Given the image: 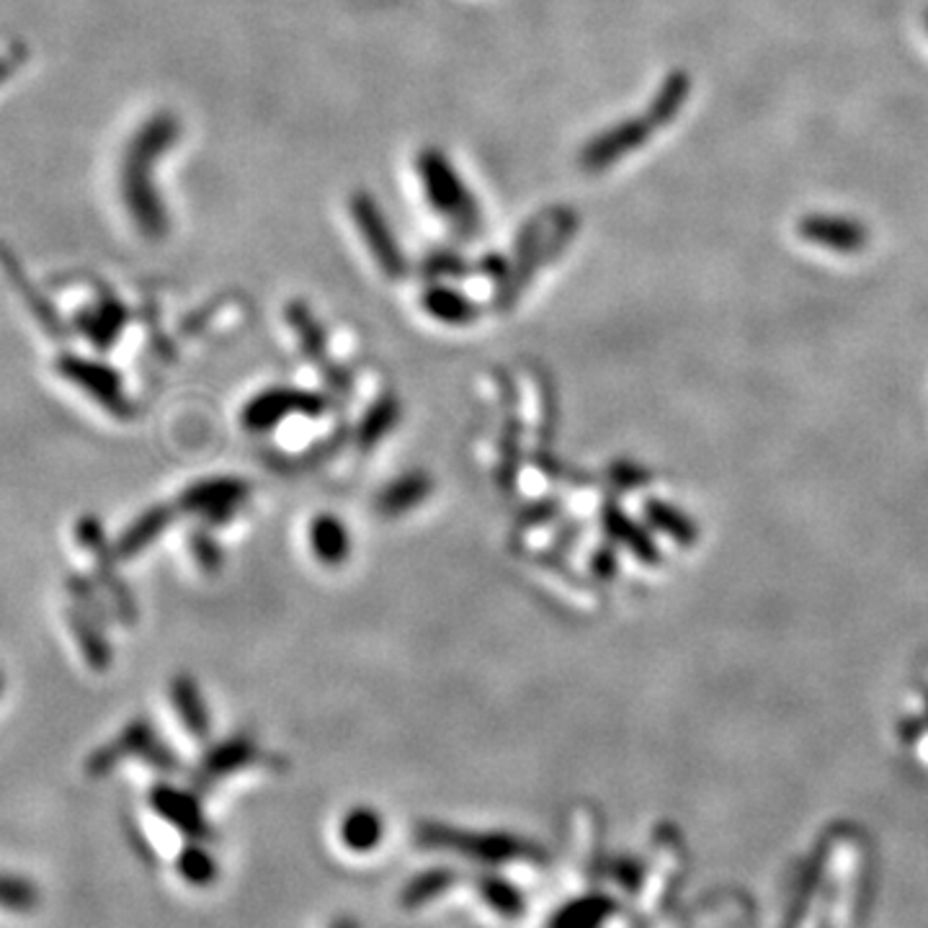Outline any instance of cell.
I'll use <instances>...</instances> for the list:
<instances>
[{
	"instance_id": "1",
	"label": "cell",
	"mask_w": 928,
	"mask_h": 928,
	"mask_svg": "<svg viewBox=\"0 0 928 928\" xmlns=\"http://www.w3.org/2000/svg\"><path fill=\"white\" fill-rule=\"evenodd\" d=\"M689 93L691 78L681 70L671 72V76L666 78V83L660 86L656 99L650 101L648 111H645L642 117L627 119V122L593 137L583 148V152H580V163H583L588 173L607 171L617 160L627 158L629 152H635L637 148H642L660 127H666L671 119H676V114L683 109L686 99H689Z\"/></svg>"
},
{
	"instance_id": "2",
	"label": "cell",
	"mask_w": 928,
	"mask_h": 928,
	"mask_svg": "<svg viewBox=\"0 0 928 928\" xmlns=\"http://www.w3.org/2000/svg\"><path fill=\"white\" fill-rule=\"evenodd\" d=\"M421 849L455 851L482 865H506V861H542L545 851L537 844L523 841L511 834H472V830L447 828L441 822H421L416 828Z\"/></svg>"
},
{
	"instance_id": "3",
	"label": "cell",
	"mask_w": 928,
	"mask_h": 928,
	"mask_svg": "<svg viewBox=\"0 0 928 928\" xmlns=\"http://www.w3.org/2000/svg\"><path fill=\"white\" fill-rule=\"evenodd\" d=\"M179 127L171 117H160L140 134L132 150V176H129V209L148 232H163V207H158V197L148 181L150 160L171 148Z\"/></svg>"
},
{
	"instance_id": "4",
	"label": "cell",
	"mask_w": 928,
	"mask_h": 928,
	"mask_svg": "<svg viewBox=\"0 0 928 928\" xmlns=\"http://www.w3.org/2000/svg\"><path fill=\"white\" fill-rule=\"evenodd\" d=\"M418 171H421L423 189L429 193L433 209H439L443 217H449V220L457 222L462 230H478V201L472 199L465 181L459 179V173L451 168V163L441 152H423Z\"/></svg>"
},
{
	"instance_id": "5",
	"label": "cell",
	"mask_w": 928,
	"mask_h": 928,
	"mask_svg": "<svg viewBox=\"0 0 928 928\" xmlns=\"http://www.w3.org/2000/svg\"><path fill=\"white\" fill-rule=\"evenodd\" d=\"M326 400L302 390H269L256 395L243 410V426L250 431H266L285 421L287 416H320Z\"/></svg>"
},
{
	"instance_id": "6",
	"label": "cell",
	"mask_w": 928,
	"mask_h": 928,
	"mask_svg": "<svg viewBox=\"0 0 928 928\" xmlns=\"http://www.w3.org/2000/svg\"><path fill=\"white\" fill-rule=\"evenodd\" d=\"M797 232L810 243L836 253H859L871 238L865 222L846 214H807L797 222Z\"/></svg>"
},
{
	"instance_id": "7",
	"label": "cell",
	"mask_w": 928,
	"mask_h": 928,
	"mask_svg": "<svg viewBox=\"0 0 928 928\" xmlns=\"http://www.w3.org/2000/svg\"><path fill=\"white\" fill-rule=\"evenodd\" d=\"M353 217H357L361 238L367 240L371 256L377 258V263L382 266L387 277H402L406 273V258H402L398 240L387 228L385 217L375 201L369 197H357V201H353Z\"/></svg>"
},
{
	"instance_id": "8",
	"label": "cell",
	"mask_w": 928,
	"mask_h": 928,
	"mask_svg": "<svg viewBox=\"0 0 928 928\" xmlns=\"http://www.w3.org/2000/svg\"><path fill=\"white\" fill-rule=\"evenodd\" d=\"M246 498V486L240 480L217 478L204 480L193 486L189 493H183V508L204 513L209 519H230L236 506Z\"/></svg>"
},
{
	"instance_id": "9",
	"label": "cell",
	"mask_w": 928,
	"mask_h": 928,
	"mask_svg": "<svg viewBox=\"0 0 928 928\" xmlns=\"http://www.w3.org/2000/svg\"><path fill=\"white\" fill-rule=\"evenodd\" d=\"M152 802H156V810L163 815L166 820H171L176 828L183 830L186 836L209 838V834H212L193 795L181 792V789L173 787H160L156 789V795H152Z\"/></svg>"
},
{
	"instance_id": "10",
	"label": "cell",
	"mask_w": 928,
	"mask_h": 928,
	"mask_svg": "<svg viewBox=\"0 0 928 928\" xmlns=\"http://www.w3.org/2000/svg\"><path fill=\"white\" fill-rule=\"evenodd\" d=\"M253 756H256V746L246 738L222 742V746L209 750L204 764H201L199 781H217V779L228 777V774L238 771L240 766L253 761Z\"/></svg>"
},
{
	"instance_id": "11",
	"label": "cell",
	"mask_w": 928,
	"mask_h": 928,
	"mask_svg": "<svg viewBox=\"0 0 928 928\" xmlns=\"http://www.w3.org/2000/svg\"><path fill=\"white\" fill-rule=\"evenodd\" d=\"M310 542L318 560L326 565H341L349 555V535H346L343 523L333 516H318L312 521Z\"/></svg>"
},
{
	"instance_id": "12",
	"label": "cell",
	"mask_w": 928,
	"mask_h": 928,
	"mask_svg": "<svg viewBox=\"0 0 928 928\" xmlns=\"http://www.w3.org/2000/svg\"><path fill=\"white\" fill-rule=\"evenodd\" d=\"M431 490V480L423 478V475H406V478H400L398 482H392L390 488L385 490L382 496L377 500V508L382 511L385 516H400L410 511V508L421 503V500L429 496Z\"/></svg>"
},
{
	"instance_id": "13",
	"label": "cell",
	"mask_w": 928,
	"mask_h": 928,
	"mask_svg": "<svg viewBox=\"0 0 928 928\" xmlns=\"http://www.w3.org/2000/svg\"><path fill=\"white\" fill-rule=\"evenodd\" d=\"M341 838L351 851L365 854V851L377 849L379 838H382V818H379L375 810H367V807L351 810L343 818Z\"/></svg>"
},
{
	"instance_id": "14",
	"label": "cell",
	"mask_w": 928,
	"mask_h": 928,
	"mask_svg": "<svg viewBox=\"0 0 928 928\" xmlns=\"http://www.w3.org/2000/svg\"><path fill=\"white\" fill-rule=\"evenodd\" d=\"M173 705L179 709L181 720L197 738H204L209 732V712L199 697V689L191 679H176L173 683Z\"/></svg>"
},
{
	"instance_id": "15",
	"label": "cell",
	"mask_w": 928,
	"mask_h": 928,
	"mask_svg": "<svg viewBox=\"0 0 928 928\" xmlns=\"http://www.w3.org/2000/svg\"><path fill=\"white\" fill-rule=\"evenodd\" d=\"M70 375L76 377L80 385L91 387V395H96L101 402H107L109 408H114L119 416H122V410H127V402L122 400V392H119V379L111 375V369H101L80 361V365H76V371H70Z\"/></svg>"
},
{
	"instance_id": "16",
	"label": "cell",
	"mask_w": 928,
	"mask_h": 928,
	"mask_svg": "<svg viewBox=\"0 0 928 928\" xmlns=\"http://www.w3.org/2000/svg\"><path fill=\"white\" fill-rule=\"evenodd\" d=\"M423 305L429 315L441 322H455V326H462V322H470L475 318V308L467 302V297L459 292H451V289L443 287H431L423 297Z\"/></svg>"
},
{
	"instance_id": "17",
	"label": "cell",
	"mask_w": 928,
	"mask_h": 928,
	"mask_svg": "<svg viewBox=\"0 0 928 928\" xmlns=\"http://www.w3.org/2000/svg\"><path fill=\"white\" fill-rule=\"evenodd\" d=\"M457 882V875L451 869H431L423 871L421 877H416L406 890H402V906L406 908H418L423 902L439 898L449 890L451 885Z\"/></svg>"
},
{
	"instance_id": "18",
	"label": "cell",
	"mask_w": 928,
	"mask_h": 928,
	"mask_svg": "<svg viewBox=\"0 0 928 928\" xmlns=\"http://www.w3.org/2000/svg\"><path fill=\"white\" fill-rule=\"evenodd\" d=\"M480 895L490 902V908L498 910L500 916L506 918H516L523 914V895L519 892V887H513L511 882H506V879L493 877V875H486L480 877Z\"/></svg>"
},
{
	"instance_id": "19",
	"label": "cell",
	"mask_w": 928,
	"mask_h": 928,
	"mask_svg": "<svg viewBox=\"0 0 928 928\" xmlns=\"http://www.w3.org/2000/svg\"><path fill=\"white\" fill-rule=\"evenodd\" d=\"M168 521H171V513L163 511V508H156V511L144 513L142 519H137L132 527H129L127 535L122 537V545H119V555H127L132 557L142 550V547H148L152 539L160 535V529L168 527Z\"/></svg>"
},
{
	"instance_id": "20",
	"label": "cell",
	"mask_w": 928,
	"mask_h": 928,
	"mask_svg": "<svg viewBox=\"0 0 928 928\" xmlns=\"http://www.w3.org/2000/svg\"><path fill=\"white\" fill-rule=\"evenodd\" d=\"M179 871L193 885H209L217 877V861L207 849L189 846L179 859Z\"/></svg>"
},
{
	"instance_id": "21",
	"label": "cell",
	"mask_w": 928,
	"mask_h": 928,
	"mask_svg": "<svg viewBox=\"0 0 928 928\" xmlns=\"http://www.w3.org/2000/svg\"><path fill=\"white\" fill-rule=\"evenodd\" d=\"M395 416H398V406H395V400L379 402V406L367 416V421L361 423V431H359L361 447L377 443L379 436H385V431L395 423Z\"/></svg>"
},
{
	"instance_id": "22",
	"label": "cell",
	"mask_w": 928,
	"mask_h": 928,
	"mask_svg": "<svg viewBox=\"0 0 928 928\" xmlns=\"http://www.w3.org/2000/svg\"><path fill=\"white\" fill-rule=\"evenodd\" d=\"M926 27H928V11H926Z\"/></svg>"
}]
</instances>
